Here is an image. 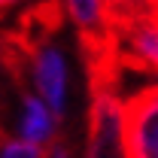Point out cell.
<instances>
[{"mask_svg":"<svg viewBox=\"0 0 158 158\" xmlns=\"http://www.w3.org/2000/svg\"><path fill=\"white\" fill-rule=\"evenodd\" d=\"M15 40L24 49L27 73L34 79V88L49 103V113H55L61 118L64 100H67V61H64V52L52 43L55 34H49V37H24L21 34Z\"/></svg>","mask_w":158,"mask_h":158,"instance_id":"6da1fadb","label":"cell"},{"mask_svg":"<svg viewBox=\"0 0 158 158\" xmlns=\"http://www.w3.org/2000/svg\"><path fill=\"white\" fill-rule=\"evenodd\" d=\"M158 91L155 85L140 88L122 103V152L125 158H155L158 143Z\"/></svg>","mask_w":158,"mask_h":158,"instance_id":"7a4b0ae2","label":"cell"},{"mask_svg":"<svg viewBox=\"0 0 158 158\" xmlns=\"http://www.w3.org/2000/svg\"><path fill=\"white\" fill-rule=\"evenodd\" d=\"M64 19H70L82 43H103L113 37V6L110 0H58Z\"/></svg>","mask_w":158,"mask_h":158,"instance_id":"3957f363","label":"cell"},{"mask_svg":"<svg viewBox=\"0 0 158 158\" xmlns=\"http://www.w3.org/2000/svg\"><path fill=\"white\" fill-rule=\"evenodd\" d=\"M21 137L43 143V140L52 137V113L43 106L40 98L24 94V116H21Z\"/></svg>","mask_w":158,"mask_h":158,"instance_id":"277c9868","label":"cell"},{"mask_svg":"<svg viewBox=\"0 0 158 158\" xmlns=\"http://www.w3.org/2000/svg\"><path fill=\"white\" fill-rule=\"evenodd\" d=\"M46 152L40 149L34 140H12L3 146V158H43Z\"/></svg>","mask_w":158,"mask_h":158,"instance_id":"5b68a950","label":"cell"},{"mask_svg":"<svg viewBox=\"0 0 158 158\" xmlns=\"http://www.w3.org/2000/svg\"><path fill=\"white\" fill-rule=\"evenodd\" d=\"M46 155H49V158H70V155H67V146H61V143H58V146H52Z\"/></svg>","mask_w":158,"mask_h":158,"instance_id":"8992f818","label":"cell"},{"mask_svg":"<svg viewBox=\"0 0 158 158\" xmlns=\"http://www.w3.org/2000/svg\"><path fill=\"white\" fill-rule=\"evenodd\" d=\"M131 3H155V0H110V6H131Z\"/></svg>","mask_w":158,"mask_h":158,"instance_id":"52a82bcc","label":"cell"},{"mask_svg":"<svg viewBox=\"0 0 158 158\" xmlns=\"http://www.w3.org/2000/svg\"><path fill=\"white\" fill-rule=\"evenodd\" d=\"M12 3H15V0H0V15H3V12H6V9H9Z\"/></svg>","mask_w":158,"mask_h":158,"instance_id":"ba28073f","label":"cell"}]
</instances>
